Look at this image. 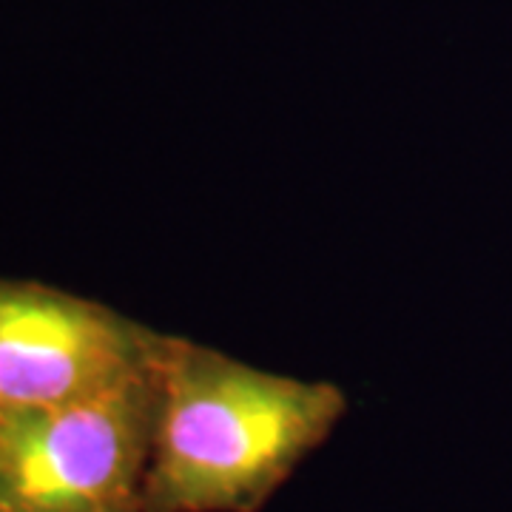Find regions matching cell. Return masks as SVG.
I'll return each mask as SVG.
<instances>
[{"label": "cell", "instance_id": "1", "mask_svg": "<svg viewBox=\"0 0 512 512\" xmlns=\"http://www.w3.org/2000/svg\"><path fill=\"white\" fill-rule=\"evenodd\" d=\"M345 393L165 333L140 512H256L328 439Z\"/></svg>", "mask_w": 512, "mask_h": 512}, {"label": "cell", "instance_id": "2", "mask_svg": "<svg viewBox=\"0 0 512 512\" xmlns=\"http://www.w3.org/2000/svg\"><path fill=\"white\" fill-rule=\"evenodd\" d=\"M154 407L157 367L80 402L0 404V512L137 510Z\"/></svg>", "mask_w": 512, "mask_h": 512}, {"label": "cell", "instance_id": "3", "mask_svg": "<svg viewBox=\"0 0 512 512\" xmlns=\"http://www.w3.org/2000/svg\"><path fill=\"white\" fill-rule=\"evenodd\" d=\"M165 333L103 302L0 276V404H63L137 382Z\"/></svg>", "mask_w": 512, "mask_h": 512}, {"label": "cell", "instance_id": "4", "mask_svg": "<svg viewBox=\"0 0 512 512\" xmlns=\"http://www.w3.org/2000/svg\"><path fill=\"white\" fill-rule=\"evenodd\" d=\"M120 512H137V510H120Z\"/></svg>", "mask_w": 512, "mask_h": 512}]
</instances>
